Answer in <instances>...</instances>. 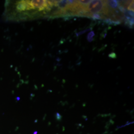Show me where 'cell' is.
<instances>
[{
  "instance_id": "1",
  "label": "cell",
  "mask_w": 134,
  "mask_h": 134,
  "mask_svg": "<svg viewBox=\"0 0 134 134\" xmlns=\"http://www.w3.org/2000/svg\"><path fill=\"white\" fill-rule=\"evenodd\" d=\"M106 7V1H91V3L87 5L85 8V11L86 14L90 13L91 14H95L103 12L104 13V7ZM90 15V16H91Z\"/></svg>"
},
{
  "instance_id": "2",
  "label": "cell",
  "mask_w": 134,
  "mask_h": 134,
  "mask_svg": "<svg viewBox=\"0 0 134 134\" xmlns=\"http://www.w3.org/2000/svg\"><path fill=\"white\" fill-rule=\"evenodd\" d=\"M106 4L107 6H108V8L110 7L111 9L118 8V3L117 1H106Z\"/></svg>"
},
{
  "instance_id": "3",
  "label": "cell",
  "mask_w": 134,
  "mask_h": 134,
  "mask_svg": "<svg viewBox=\"0 0 134 134\" xmlns=\"http://www.w3.org/2000/svg\"><path fill=\"white\" fill-rule=\"evenodd\" d=\"M95 36V33L93 31H91L87 35V39L88 42H91L93 40V37Z\"/></svg>"
},
{
  "instance_id": "4",
  "label": "cell",
  "mask_w": 134,
  "mask_h": 134,
  "mask_svg": "<svg viewBox=\"0 0 134 134\" xmlns=\"http://www.w3.org/2000/svg\"><path fill=\"white\" fill-rule=\"evenodd\" d=\"M91 18H92L93 20H98V19H102L103 17L102 15H101L99 14H93L92 15L90 16Z\"/></svg>"
},
{
  "instance_id": "5",
  "label": "cell",
  "mask_w": 134,
  "mask_h": 134,
  "mask_svg": "<svg viewBox=\"0 0 134 134\" xmlns=\"http://www.w3.org/2000/svg\"><path fill=\"white\" fill-rule=\"evenodd\" d=\"M91 29H92L91 28H89V29H86V30H83V31H80V32H78V33H77V34H76V35H77V36L78 37V36L81 35L82 34H85V33H86L87 32H88V31L91 30Z\"/></svg>"
},
{
  "instance_id": "6",
  "label": "cell",
  "mask_w": 134,
  "mask_h": 134,
  "mask_svg": "<svg viewBox=\"0 0 134 134\" xmlns=\"http://www.w3.org/2000/svg\"><path fill=\"white\" fill-rule=\"evenodd\" d=\"M127 9L130 11H132L134 12V1H132L131 4H130L128 6Z\"/></svg>"
},
{
  "instance_id": "7",
  "label": "cell",
  "mask_w": 134,
  "mask_h": 134,
  "mask_svg": "<svg viewBox=\"0 0 134 134\" xmlns=\"http://www.w3.org/2000/svg\"><path fill=\"white\" fill-rule=\"evenodd\" d=\"M109 57L112 58H116L117 56L115 53H112L109 55Z\"/></svg>"
}]
</instances>
